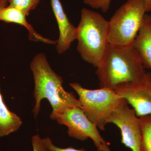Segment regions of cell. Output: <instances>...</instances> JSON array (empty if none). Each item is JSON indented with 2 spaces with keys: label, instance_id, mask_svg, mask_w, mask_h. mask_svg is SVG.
Segmentation results:
<instances>
[{
  "label": "cell",
  "instance_id": "ac0fdd59",
  "mask_svg": "<svg viewBox=\"0 0 151 151\" xmlns=\"http://www.w3.org/2000/svg\"><path fill=\"white\" fill-rule=\"evenodd\" d=\"M144 5L146 12H149L151 11V0H143Z\"/></svg>",
  "mask_w": 151,
  "mask_h": 151
},
{
  "label": "cell",
  "instance_id": "2e32d148",
  "mask_svg": "<svg viewBox=\"0 0 151 151\" xmlns=\"http://www.w3.org/2000/svg\"><path fill=\"white\" fill-rule=\"evenodd\" d=\"M32 144L33 151H48L44 138H41L38 134L33 136Z\"/></svg>",
  "mask_w": 151,
  "mask_h": 151
},
{
  "label": "cell",
  "instance_id": "8992f818",
  "mask_svg": "<svg viewBox=\"0 0 151 151\" xmlns=\"http://www.w3.org/2000/svg\"><path fill=\"white\" fill-rule=\"evenodd\" d=\"M55 121L67 127L70 137L81 141L90 138L98 151H111L109 144L101 136L98 128L78 107L68 108L60 113Z\"/></svg>",
  "mask_w": 151,
  "mask_h": 151
},
{
  "label": "cell",
  "instance_id": "8fae6325",
  "mask_svg": "<svg viewBox=\"0 0 151 151\" xmlns=\"http://www.w3.org/2000/svg\"><path fill=\"white\" fill-rule=\"evenodd\" d=\"M133 47L139 55L145 68L151 69V14L145 15Z\"/></svg>",
  "mask_w": 151,
  "mask_h": 151
},
{
  "label": "cell",
  "instance_id": "52a82bcc",
  "mask_svg": "<svg viewBox=\"0 0 151 151\" xmlns=\"http://www.w3.org/2000/svg\"><path fill=\"white\" fill-rule=\"evenodd\" d=\"M120 129L122 144L132 151H142V132L139 117L123 98L108 120Z\"/></svg>",
  "mask_w": 151,
  "mask_h": 151
},
{
  "label": "cell",
  "instance_id": "9a60e30c",
  "mask_svg": "<svg viewBox=\"0 0 151 151\" xmlns=\"http://www.w3.org/2000/svg\"><path fill=\"white\" fill-rule=\"evenodd\" d=\"M112 0H83L85 4L92 9H100L103 13L109 10Z\"/></svg>",
  "mask_w": 151,
  "mask_h": 151
},
{
  "label": "cell",
  "instance_id": "4fadbf2b",
  "mask_svg": "<svg viewBox=\"0 0 151 151\" xmlns=\"http://www.w3.org/2000/svg\"><path fill=\"white\" fill-rule=\"evenodd\" d=\"M142 132V151H151V114L139 117Z\"/></svg>",
  "mask_w": 151,
  "mask_h": 151
},
{
  "label": "cell",
  "instance_id": "e0dca14e",
  "mask_svg": "<svg viewBox=\"0 0 151 151\" xmlns=\"http://www.w3.org/2000/svg\"><path fill=\"white\" fill-rule=\"evenodd\" d=\"M44 139L48 151H88L83 148L76 149L70 147L66 148L59 147L52 143L50 138L46 137Z\"/></svg>",
  "mask_w": 151,
  "mask_h": 151
},
{
  "label": "cell",
  "instance_id": "5bb4252c",
  "mask_svg": "<svg viewBox=\"0 0 151 151\" xmlns=\"http://www.w3.org/2000/svg\"><path fill=\"white\" fill-rule=\"evenodd\" d=\"M40 0H8L9 5L24 13L27 16L39 4Z\"/></svg>",
  "mask_w": 151,
  "mask_h": 151
},
{
  "label": "cell",
  "instance_id": "5b68a950",
  "mask_svg": "<svg viewBox=\"0 0 151 151\" xmlns=\"http://www.w3.org/2000/svg\"><path fill=\"white\" fill-rule=\"evenodd\" d=\"M69 85L78 94L80 108L87 118L98 129L105 131L109 118L123 98L109 88L89 89L78 83Z\"/></svg>",
  "mask_w": 151,
  "mask_h": 151
},
{
  "label": "cell",
  "instance_id": "277c9868",
  "mask_svg": "<svg viewBox=\"0 0 151 151\" xmlns=\"http://www.w3.org/2000/svg\"><path fill=\"white\" fill-rule=\"evenodd\" d=\"M146 13L143 0H127L108 21L109 44L133 46Z\"/></svg>",
  "mask_w": 151,
  "mask_h": 151
},
{
  "label": "cell",
  "instance_id": "d6986e66",
  "mask_svg": "<svg viewBox=\"0 0 151 151\" xmlns=\"http://www.w3.org/2000/svg\"><path fill=\"white\" fill-rule=\"evenodd\" d=\"M8 0H0V7H4L8 6Z\"/></svg>",
  "mask_w": 151,
  "mask_h": 151
},
{
  "label": "cell",
  "instance_id": "7a4b0ae2",
  "mask_svg": "<svg viewBox=\"0 0 151 151\" xmlns=\"http://www.w3.org/2000/svg\"><path fill=\"white\" fill-rule=\"evenodd\" d=\"M139 55L134 47H121L109 44L95 73L100 88L113 89L120 84L140 80L146 73Z\"/></svg>",
  "mask_w": 151,
  "mask_h": 151
},
{
  "label": "cell",
  "instance_id": "9c48e42d",
  "mask_svg": "<svg viewBox=\"0 0 151 151\" xmlns=\"http://www.w3.org/2000/svg\"><path fill=\"white\" fill-rule=\"evenodd\" d=\"M50 3L59 29L56 49L58 54H61L67 51L76 40V27L69 22L60 0H50Z\"/></svg>",
  "mask_w": 151,
  "mask_h": 151
},
{
  "label": "cell",
  "instance_id": "3957f363",
  "mask_svg": "<svg viewBox=\"0 0 151 151\" xmlns=\"http://www.w3.org/2000/svg\"><path fill=\"white\" fill-rule=\"evenodd\" d=\"M108 37V21L97 12L82 9L76 40L77 51L83 60L98 67L109 46Z\"/></svg>",
  "mask_w": 151,
  "mask_h": 151
},
{
  "label": "cell",
  "instance_id": "7c38bea8",
  "mask_svg": "<svg viewBox=\"0 0 151 151\" xmlns=\"http://www.w3.org/2000/svg\"><path fill=\"white\" fill-rule=\"evenodd\" d=\"M22 124L20 118L7 107L0 90V137L17 132Z\"/></svg>",
  "mask_w": 151,
  "mask_h": 151
},
{
  "label": "cell",
  "instance_id": "ffe728a7",
  "mask_svg": "<svg viewBox=\"0 0 151 151\" xmlns=\"http://www.w3.org/2000/svg\"></svg>",
  "mask_w": 151,
  "mask_h": 151
},
{
  "label": "cell",
  "instance_id": "30bf717a",
  "mask_svg": "<svg viewBox=\"0 0 151 151\" xmlns=\"http://www.w3.org/2000/svg\"><path fill=\"white\" fill-rule=\"evenodd\" d=\"M26 17L24 13L10 5L0 7V21L17 24L24 27L28 32L30 40L36 42H40L48 44H56V41L44 37L37 32L27 22Z\"/></svg>",
  "mask_w": 151,
  "mask_h": 151
},
{
  "label": "cell",
  "instance_id": "6da1fadb",
  "mask_svg": "<svg viewBox=\"0 0 151 151\" xmlns=\"http://www.w3.org/2000/svg\"><path fill=\"white\" fill-rule=\"evenodd\" d=\"M30 68L35 84L33 95L35 103L32 113L35 119L39 114L42 100L44 99H47L52 108L50 118L53 120L66 109L80 108L78 99L73 92L64 89L62 77L52 70L45 54H37L30 63Z\"/></svg>",
  "mask_w": 151,
  "mask_h": 151
},
{
  "label": "cell",
  "instance_id": "ba28073f",
  "mask_svg": "<svg viewBox=\"0 0 151 151\" xmlns=\"http://www.w3.org/2000/svg\"><path fill=\"white\" fill-rule=\"evenodd\" d=\"M131 105L139 117L151 114V72L135 82L120 84L113 89Z\"/></svg>",
  "mask_w": 151,
  "mask_h": 151
}]
</instances>
